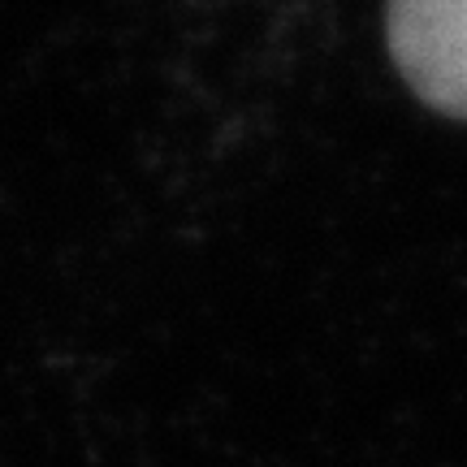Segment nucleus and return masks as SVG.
<instances>
[{"label":"nucleus","mask_w":467,"mask_h":467,"mask_svg":"<svg viewBox=\"0 0 467 467\" xmlns=\"http://www.w3.org/2000/svg\"><path fill=\"white\" fill-rule=\"evenodd\" d=\"M385 31L402 83L429 109L467 121V0H389Z\"/></svg>","instance_id":"obj_1"}]
</instances>
